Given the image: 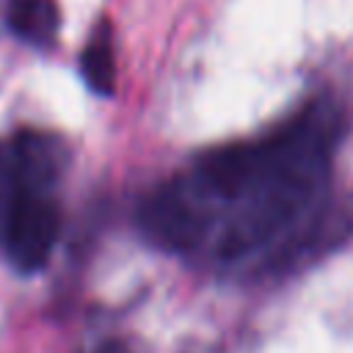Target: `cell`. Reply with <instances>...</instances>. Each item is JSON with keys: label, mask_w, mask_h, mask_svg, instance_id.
I'll return each instance as SVG.
<instances>
[{"label": "cell", "mask_w": 353, "mask_h": 353, "mask_svg": "<svg viewBox=\"0 0 353 353\" xmlns=\"http://www.w3.org/2000/svg\"><path fill=\"white\" fill-rule=\"evenodd\" d=\"M336 132V110L317 102L284 130L259 141V168L245 193L221 218L212 237L215 256H245L309 212L328 182V157Z\"/></svg>", "instance_id": "1"}, {"label": "cell", "mask_w": 353, "mask_h": 353, "mask_svg": "<svg viewBox=\"0 0 353 353\" xmlns=\"http://www.w3.org/2000/svg\"><path fill=\"white\" fill-rule=\"evenodd\" d=\"M138 223L146 240L165 251H196L212 232V212L193 190V185L179 176L154 193H149L138 210Z\"/></svg>", "instance_id": "2"}, {"label": "cell", "mask_w": 353, "mask_h": 353, "mask_svg": "<svg viewBox=\"0 0 353 353\" xmlns=\"http://www.w3.org/2000/svg\"><path fill=\"white\" fill-rule=\"evenodd\" d=\"M58 240V204L44 190H22L0 218V245L22 273L47 265Z\"/></svg>", "instance_id": "3"}, {"label": "cell", "mask_w": 353, "mask_h": 353, "mask_svg": "<svg viewBox=\"0 0 353 353\" xmlns=\"http://www.w3.org/2000/svg\"><path fill=\"white\" fill-rule=\"evenodd\" d=\"M8 25L22 41L33 47H50L61 25L58 3L55 0H8Z\"/></svg>", "instance_id": "4"}, {"label": "cell", "mask_w": 353, "mask_h": 353, "mask_svg": "<svg viewBox=\"0 0 353 353\" xmlns=\"http://www.w3.org/2000/svg\"><path fill=\"white\" fill-rule=\"evenodd\" d=\"M80 72L91 91L110 97L116 91V50H113V30L102 19L91 30L83 55H80Z\"/></svg>", "instance_id": "5"}, {"label": "cell", "mask_w": 353, "mask_h": 353, "mask_svg": "<svg viewBox=\"0 0 353 353\" xmlns=\"http://www.w3.org/2000/svg\"><path fill=\"white\" fill-rule=\"evenodd\" d=\"M22 190H33V188H28V185L22 182L19 168H17V163H14V154H11L8 143H0V218H3V212L8 210V204H11ZM44 193H47V190H44Z\"/></svg>", "instance_id": "6"}, {"label": "cell", "mask_w": 353, "mask_h": 353, "mask_svg": "<svg viewBox=\"0 0 353 353\" xmlns=\"http://www.w3.org/2000/svg\"><path fill=\"white\" fill-rule=\"evenodd\" d=\"M99 353H130L124 345H119V342H110V345H105Z\"/></svg>", "instance_id": "7"}]
</instances>
